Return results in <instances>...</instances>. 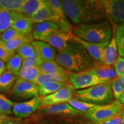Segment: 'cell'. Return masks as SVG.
Listing matches in <instances>:
<instances>
[{"label":"cell","mask_w":124,"mask_h":124,"mask_svg":"<svg viewBox=\"0 0 124 124\" xmlns=\"http://www.w3.org/2000/svg\"><path fill=\"white\" fill-rule=\"evenodd\" d=\"M67 103L77 110L81 113L82 114H85L87 113L90 109L95 106V105L81 101L77 100L74 97L71 99L69 101H68Z\"/></svg>","instance_id":"obj_30"},{"label":"cell","mask_w":124,"mask_h":124,"mask_svg":"<svg viewBox=\"0 0 124 124\" xmlns=\"http://www.w3.org/2000/svg\"><path fill=\"white\" fill-rule=\"evenodd\" d=\"M67 84V83H62V82H51V83L38 86L39 97L43 98L53 94L66 86Z\"/></svg>","instance_id":"obj_25"},{"label":"cell","mask_w":124,"mask_h":124,"mask_svg":"<svg viewBox=\"0 0 124 124\" xmlns=\"http://www.w3.org/2000/svg\"><path fill=\"white\" fill-rule=\"evenodd\" d=\"M121 112L124 114V106L123 107V108H122V110H121Z\"/></svg>","instance_id":"obj_46"},{"label":"cell","mask_w":124,"mask_h":124,"mask_svg":"<svg viewBox=\"0 0 124 124\" xmlns=\"http://www.w3.org/2000/svg\"><path fill=\"white\" fill-rule=\"evenodd\" d=\"M1 124H25L21 119L7 117Z\"/></svg>","instance_id":"obj_40"},{"label":"cell","mask_w":124,"mask_h":124,"mask_svg":"<svg viewBox=\"0 0 124 124\" xmlns=\"http://www.w3.org/2000/svg\"><path fill=\"white\" fill-rule=\"evenodd\" d=\"M47 2L49 5L53 9L55 13L58 16L61 20L64 21H68L67 20V17L65 15L64 9L63 8L62 1L59 0H48Z\"/></svg>","instance_id":"obj_34"},{"label":"cell","mask_w":124,"mask_h":124,"mask_svg":"<svg viewBox=\"0 0 124 124\" xmlns=\"http://www.w3.org/2000/svg\"><path fill=\"white\" fill-rule=\"evenodd\" d=\"M23 62V59L18 54H15L7 63L6 64L7 70L18 78L22 67Z\"/></svg>","instance_id":"obj_26"},{"label":"cell","mask_w":124,"mask_h":124,"mask_svg":"<svg viewBox=\"0 0 124 124\" xmlns=\"http://www.w3.org/2000/svg\"><path fill=\"white\" fill-rule=\"evenodd\" d=\"M91 70L98 78L105 83L111 82L117 77L113 66L95 63Z\"/></svg>","instance_id":"obj_16"},{"label":"cell","mask_w":124,"mask_h":124,"mask_svg":"<svg viewBox=\"0 0 124 124\" xmlns=\"http://www.w3.org/2000/svg\"><path fill=\"white\" fill-rule=\"evenodd\" d=\"M69 82L75 90L87 89L105 83L96 77L91 69L79 72L69 73Z\"/></svg>","instance_id":"obj_6"},{"label":"cell","mask_w":124,"mask_h":124,"mask_svg":"<svg viewBox=\"0 0 124 124\" xmlns=\"http://www.w3.org/2000/svg\"><path fill=\"white\" fill-rule=\"evenodd\" d=\"M38 113L44 116H58L65 117H74L82 114L68 103H63L40 108Z\"/></svg>","instance_id":"obj_12"},{"label":"cell","mask_w":124,"mask_h":124,"mask_svg":"<svg viewBox=\"0 0 124 124\" xmlns=\"http://www.w3.org/2000/svg\"><path fill=\"white\" fill-rule=\"evenodd\" d=\"M34 124H75L72 122H68V121H39L34 122Z\"/></svg>","instance_id":"obj_41"},{"label":"cell","mask_w":124,"mask_h":124,"mask_svg":"<svg viewBox=\"0 0 124 124\" xmlns=\"http://www.w3.org/2000/svg\"><path fill=\"white\" fill-rule=\"evenodd\" d=\"M113 97L111 82L100 84L87 89L75 90L74 98L95 105L110 103Z\"/></svg>","instance_id":"obj_4"},{"label":"cell","mask_w":124,"mask_h":124,"mask_svg":"<svg viewBox=\"0 0 124 124\" xmlns=\"http://www.w3.org/2000/svg\"><path fill=\"white\" fill-rule=\"evenodd\" d=\"M115 38L118 52L120 56L124 58V24L118 27Z\"/></svg>","instance_id":"obj_31"},{"label":"cell","mask_w":124,"mask_h":124,"mask_svg":"<svg viewBox=\"0 0 124 124\" xmlns=\"http://www.w3.org/2000/svg\"><path fill=\"white\" fill-rule=\"evenodd\" d=\"M72 40L83 46L95 63L103 64L104 51L109 41L103 43H90L83 41L75 36H74Z\"/></svg>","instance_id":"obj_11"},{"label":"cell","mask_w":124,"mask_h":124,"mask_svg":"<svg viewBox=\"0 0 124 124\" xmlns=\"http://www.w3.org/2000/svg\"><path fill=\"white\" fill-rule=\"evenodd\" d=\"M43 62V60L37 55V54L31 58L24 59L18 77L23 75L31 68L33 67L34 66H39Z\"/></svg>","instance_id":"obj_28"},{"label":"cell","mask_w":124,"mask_h":124,"mask_svg":"<svg viewBox=\"0 0 124 124\" xmlns=\"http://www.w3.org/2000/svg\"><path fill=\"white\" fill-rule=\"evenodd\" d=\"M33 23L29 18L21 16L17 18L10 28L15 29L23 35L32 33Z\"/></svg>","instance_id":"obj_21"},{"label":"cell","mask_w":124,"mask_h":124,"mask_svg":"<svg viewBox=\"0 0 124 124\" xmlns=\"http://www.w3.org/2000/svg\"><path fill=\"white\" fill-rule=\"evenodd\" d=\"M61 1L66 17L77 25L101 23L106 20V14L101 0Z\"/></svg>","instance_id":"obj_1"},{"label":"cell","mask_w":124,"mask_h":124,"mask_svg":"<svg viewBox=\"0 0 124 124\" xmlns=\"http://www.w3.org/2000/svg\"><path fill=\"white\" fill-rule=\"evenodd\" d=\"M39 68L41 73L48 75H66L69 74L55 60L43 62L39 66Z\"/></svg>","instance_id":"obj_20"},{"label":"cell","mask_w":124,"mask_h":124,"mask_svg":"<svg viewBox=\"0 0 124 124\" xmlns=\"http://www.w3.org/2000/svg\"><path fill=\"white\" fill-rule=\"evenodd\" d=\"M51 82H62L68 84L70 83L69 74L66 75H48L41 73L36 80L35 84L40 86Z\"/></svg>","instance_id":"obj_23"},{"label":"cell","mask_w":124,"mask_h":124,"mask_svg":"<svg viewBox=\"0 0 124 124\" xmlns=\"http://www.w3.org/2000/svg\"><path fill=\"white\" fill-rule=\"evenodd\" d=\"M107 16L114 24H124V1L101 0Z\"/></svg>","instance_id":"obj_9"},{"label":"cell","mask_w":124,"mask_h":124,"mask_svg":"<svg viewBox=\"0 0 124 124\" xmlns=\"http://www.w3.org/2000/svg\"><path fill=\"white\" fill-rule=\"evenodd\" d=\"M113 96L116 100L120 99L121 95L124 92V77H117L111 82Z\"/></svg>","instance_id":"obj_29"},{"label":"cell","mask_w":124,"mask_h":124,"mask_svg":"<svg viewBox=\"0 0 124 124\" xmlns=\"http://www.w3.org/2000/svg\"><path fill=\"white\" fill-rule=\"evenodd\" d=\"M55 61L69 73L88 70L95 64L83 46L72 39L66 48L58 51Z\"/></svg>","instance_id":"obj_2"},{"label":"cell","mask_w":124,"mask_h":124,"mask_svg":"<svg viewBox=\"0 0 124 124\" xmlns=\"http://www.w3.org/2000/svg\"><path fill=\"white\" fill-rule=\"evenodd\" d=\"M75 36L83 41L93 43H103L110 40L112 29L109 21L94 24L78 25L72 29Z\"/></svg>","instance_id":"obj_3"},{"label":"cell","mask_w":124,"mask_h":124,"mask_svg":"<svg viewBox=\"0 0 124 124\" xmlns=\"http://www.w3.org/2000/svg\"><path fill=\"white\" fill-rule=\"evenodd\" d=\"M21 16L22 15L18 12L8 11L0 8V35L11 27L15 20Z\"/></svg>","instance_id":"obj_17"},{"label":"cell","mask_w":124,"mask_h":124,"mask_svg":"<svg viewBox=\"0 0 124 124\" xmlns=\"http://www.w3.org/2000/svg\"><path fill=\"white\" fill-rule=\"evenodd\" d=\"M119 101H120V102L122 105H123L124 106V92L121 95L120 99H119Z\"/></svg>","instance_id":"obj_44"},{"label":"cell","mask_w":124,"mask_h":124,"mask_svg":"<svg viewBox=\"0 0 124 124\" xmlns=\"http://www.w3.org/2000/svg\"><path fill=\"white\" fill-rule=\"evenodd\" d=\"M118 49L115 36H113L106 46L103 55V64L113 66L117 58Z\"/></svg>","instance_id":"obj_19"},{"label":"cell","mask_w":124,"mask_h":124,"mask_svg":"<svg viewBox=\"0 0 124 124\" xmlns=\"http://www.w3.org/2000/svg\"><path fill=\"white\" fill-rule=\"evenodd\" d=\"M46 3V0H25L20 13L23 16L30 18Z\"/></svg>","instance_id":"obj_18"},{"label":"cell","mask_w":124,"mask_h":124,"mask_svg":"<svg viewBox=\"0 0 124 124\" xmlns=\"http://www.w3.org/2000/svg\"><path fill=\"white\" fill-rule=\"evenodd\" d=\"M41 74V71L39 66H34L26 71L23 75L19 76L18 78L35 83L36 80Z\"/></svg>","instance_id":"obj_32"},{"label":"cell","mask_w":124,"mask_h":124,"mask_svg":"<svg viewBox=\"0 0 124 124\" xmlns=\"http://www.w3.org/2000/svg\"><path fill=\"white\" fill-rule=\"evenodd\" d=\"M16 52L20 56L23 60L31 58L36 54L35 48L32 46V43L23 44L17 49Z\"/></svg>","instance_id":"obj_33"},{"label":"cell","mask_w":124,"mask_h":124,"mask_svg":"<svg viewBox=\"0 0 124 124\" xmlns=\"http://www.w3.org/2000/svg\"><path fill=\"white\" fill-rule=\"evenodd\" d=\"M120 124H124V114H123V116H122V120Z\"/></svg>","instance_id":"obj_45"},{"label":"cell","mask_w":124,"mask_h":124,"mask_svg":"<svg viewBox=\"0 0 124 124\" xmlns=\"http://www.w3.org/2000/svg\"><path fill=\"white\" fill-rule=\"evenodd\" d=\"M13 102L0 92V110L7 115L13 114Z\"/></svg>","instance_id":"obj_35"},{"label":"cell","mask_w":124,"mask_h":124,"mask_svg":"<svg viewBox=\"0 0 124 124\" xmlns=\"http://www.w3.org/2000/svg\"><path fill=\"white\" fill-rule=\"evenodd\" d=\"M124 106L118 100H116L108 104L95 105L83 115L93 123H96L104 121L121 112Z\"/></svg>","instance_id":"obj_5"},{"label":"cell","mask_w":124,"mask_h":124,"mask_svg":"<svg viewBox=\"0 0 124 124\" xmlns=\"http://www.w3.org/2000/svg\"><path fill=\"white\" fill-rule=\"evenodd\" d=\"M74 36L72 32L59 29L48 36L43 39L41 41L48 43L57 50L60 51L67 47Z\"/></svg>","instance_id":"obj_13"},{"label":"cell","mask_w":124,"mask_h":124,"mask_svg":"<svg viewBox=\"0 0 124 124\" xmlns=\"http://www.w3.org/2000/svg\"><path fill=\"white\" fill-rule=\"evenodd\" d=\"M37 55L43 62L55 60L58 51L46 42L35 40L32 43Z\"/></svg>","instance_id":"obj_14"},{"label":"cell","mask_w":124,"mask_h":124,"mask_svg":"<svg viewBox=\"0 0 124 124\" xmlns=\"http://www.w3.org/2000/svg\"><path fill=\"white\" fill-rule=\"evenodd\" d=\"M74 91L75 89L72 85L69 83L53 94L40 98V108L67 103L68 101L73 98Z\"/></svg>","instance_id":"obj_8"},{"label":"cell","mask_w":124,"mask_h":124,"mask_svg":"<svg viewBox=\"0 0 124 124\" xmlns=\"http://www.w3.org/2000/svg\"><path fill=\"white\" fill-rule=\"evenodd\" d=\"M33 40L34 39L32 33L13 39L7 42H4V44L8 50L13 53H16V50L20 46L26 43H32Z\"/></svg>","instance_id":"obj_22"},{"label":"cell","mask_w":124,"mask_h":124,"mask_svg":"<svg viewBox=\"0 0 124 124\" xmlns=\"http://www.w3.org/2000/svg\"><path fill=\"white\" fill-rule=\"evenodd\" d=\"M40 98L36 97L21 102L13 103L12 111L17 118L21 119L29 117L40 108Z\"/></svg>","instance_id":"obj_10"},{"label":"cell","mask_w":124,"mask_h":124,"mask_svg":"<svg viewBox=\"0 0 124 124\" xmlns=\"http://www.w3.org/2000/svg\"><path fill=\"white\" fill-rule=\"evenodd\" d=\"M25 0H0V8L10 12L20 13Z\"/></svg>","instance_id":"obj_27"},{"label":"cell","mask_w":124,"mask_h":124,"mask_svg":"<svg viewBox=\"0 0 124 124\" xmlns=\"http://www.w3.org/2000/svg\"><path fill=\"white\" fill-rule=\"evenodd\" d=\"M23 35H24L20 33L15 29L12 28H9V29H7L0 35V40H1L4 42H7L13 39L22 36Z\"/></svg>","instance_id":"obj_36"},{"label":"cell","mask_w":124,"mask_h":124,"mask_svg":"<svg viewBox=\"0 0 124 124\" xmlns=\"http://www.w3.org/2000/svg\"><path fill=\"white\" fill-rule=\"evenodd\" d=\"M7 115L5 114L4 113H3L2 111L0 110V124H1L3 122V121L7 118Z\"/></svg>","instance_id":"obj_43"},{"label":"cell","mask_w":124,"mask_h":124,"mask_svg":"<svg viewBox=\"0 0 124 124\" xmlns=\"http://www.w3.org/2000/svg\"><path fill=\"white\" fill-rule=\"evenodd\" d=\"M15 54V53H13L8 50L5 46L4 41L0 40V60L7 63L10 58Z\"/></svg>","instance_id":"obj_37"},{"label":"cell","mask_w":124,"mask_h":124,"mask_svg":"<svg viewBox=\"0 0 124 124\" xmlns=\"http://www.w3.org/2000/svg\"><path fill=\"white\" fill-rule=\"evenodd\" d=\"M6 70H7V67H6L5 63L2 60H0V76L2 75Z\"/></svg>","instance_id":"obj_42"},{"label":"cell","mask_w":124,"mask_h":124,"mask_svg":"<svg viewBox=\"0 0 124 124\" xmlns=\"http://www.w3.org/2000/svg\"><path fill=\"white\" fill-rule=\"evenodd\" d=\"M11 97L17 101L29 100L39 97L38 86L33 83L17 78L12 89Z\"/></svg>","instance_id":"obj_7"},{"label":"cell","mask_w":124,"mask_h":124,"mask_svg":"<svg viewBox=\"0 0 124 124\" xmlns=\"http://www.w3.org/2000/svg\"><path fill=\"white\" fill-rule=\"evenodd\" d=\"M17 78L7 70L0 76V92L7 93L12 90Z\"/></svg>","instance_id":"obj_24"},{"label":"cell","mask_w":124,"mask_h":124,"mask_svg":"<svg viewBox=\"0 0 124 124\" xmlns=\"http://www.w3.org/2000/svg\"><path fill=\"white\" fill-rule=\"evenodd\" d=\"M123 114V113L121 111L118 114L112 116L110 118H108L104 121H102L99 122H96V123L92 122V123L90 124H120L122 122Z\"/></svg>","instance_id":"obj_38"},{"label":"cell","mask_w":124,"mask_h":124,"mask_svg":"<svg viewBox=\"0 0 124 124\" xmlns=\"http://www.w3.org/2000/svg\"><path fill=\"white\" fill-rule=\"evenodd\" d=\"M114 69L117 74V77L119 76H124V58L122 57H117L114 65Z\"/></svg>","instance_id":"obj_39"},{"label":"cell","mask_w":124,"mask_h":124,"mask_svg":"<svg viewBox=\"0 0 124 124\" xmlns=\"http://www.w3.org/2000/svg\"><path fill=\"white\" fill-rule=\"evenodd\" d=\"M59 29L58 26L55 23L44 22L33 25L32 33L34 39L41 41L43 39Z\"/></svg>","instance_id":"obj_15"}]
</instances>
